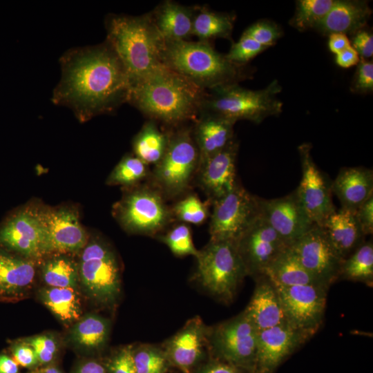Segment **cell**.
<instances>
[{
  "instance_id": "10",
  "label": "cell",
  "mask_w": 373,
  "mask_h": 373,
  "mask_svg": "<svg viewBox=\"0 0 373 373\" xmlns=\"http://www.w3.org/2000/svg\"><path fill=\"white\" fill-rule=\"evenodd\" d=\"M260 198L238 182L229 193L213 202L210 240L236 242L260 214Z\"/></svg>"
},
{
  "instance_id": "27",
  "label": "cell",
  "mask_w": 373,
  "mask_h": 373,
  "mask_svg": "<svg viewBox=\"0 0 373 373\" xmlns=\"http://www.w3.org/2000/svg\"><path fill=\"white\" fill-rule=\"evenodd\" d=\"M195 11V8L168 0L160 3L150 13L164 41H177L187 40L192 36Z\"/></svg>"
},
{
  "instance_id": "43",
  "label": "cell",
  "mask_w": 373,
  "mask_h": 373,
  "mask_svg": "<svg viewBox=\"0 0 373 373\" xmlns=\"http://www.w3.org/2000/svg\"><path fill=\"white\" fill-rule=\"evenodd\" d=\"M23 340L32 347L39 363L46 364L54 360L58 346L53 336L40 334Z\"/></svg>"
},
{
  "instance_id": "1",
  "label": "cell",
  "mask_w": 373,
  "mask_h": 373,
  "mask_svg": "<svg viewBox=\"0 0 373 373\" xmlns=\"http://www.w3.org/2000/svg\"><path fill=\"white\" fill-rule=\"evenodd\" d=\"M61 77L52 101L71 108L82 122L128 102L131 84L120 59L105 41L71 48L59 59Z\"/></svg>"
},
{
  "instance_id": "53",
  "label": "cell",
  "mask_w": 373,
  "mask_h": 373,
  "mask_svg": "<svg viewBox=\"0 0 373 373\" xmlns=\"http://www.w3.org/2000/svg\"><path fill=\"white\" fill-rule=\"evenodd\" d=\"M76 373H107L105 367L99 363L89 361L82 364Z\"/></svg>"
},
{
  "instance_id": "39",
  "label": "cell",
  "mask_w": 373,
  "mask_h": 373,
  "mask_svg": "<svg viewBox=\"0 0 373 373\" xmlns=\"http://www.w3.org/2000/svg\"><path fill=\"white\" fill-rule=\"evenodd\" d=\"M161 240L176 256L192 255L196 257L198 254L199 251L194 246L191 229L184 223L173 227L161 237Z\"/></svg>"
},
{
  "instance_id": "54",
  "label": "cell",
  "mask_w": 373,
  "mask_h": 373,
  "mask_svg": "<svg viewBox=\"0 0 373 373\" xmlns=\"http://www.w3.org/2000/svg\"><path fill=\"white\" fill-rule=\"evenodd\" d=\"M41 373H62L59 369L55 367L50 366L44 368Z\"/></svg>"
},
{
  "instance_id": "20",
  "label": "cell",
  "mask_w": 373,
  "mask_h": 373,
  "mask_svg": "<svg viewBox=\"0 0 373 373\" xmlns=\"http://www.w3.org/2000/svg\"><path fill=\"white\" fill-rule=\"evenodd\" d=\"M238 142L236 138L224 149L198 165L196 175L200 186L211 203L236 185V160Z\"/></svg>"
},
{
  "instance_id": "26",
  "label": "cell",
  "mask_w": 373,
  "mask_h": 373,
  "mask_svg": "<svg viewBox=\"0 0 373 373\" xmlns=\"http://www.w3.org/2000/svg\"><path fill=\"white\" fill-rule=\"evenodd\" d=\"M321 227L329 242L344 260L365 240L355 211L341 207L325 220Z\"/></svg>"
},
{
  "instance_id": "35",
  "label": "cell",
  "mask_w": 373,
  "mask_h": 373,
  "mask_svg": "<svg viewBox=\"0 0 373 373\" xmlns=\"http://www.w3.org/2000/svg\"><path fill=\"white\" fill-rule=\"evenodd\" d=\"M42 278L50 287L75 288L79 281L78 265L64 254H55L45 260L41 267Z\"/></svg>"
},
{
  "instance_id": "2",
  "label": "cell",
  "mask_w": 373,
  "mask_h": 373,
  "mask_svg": "<svg viewBox=\"0 0 373 373\" xmlns=\"http://www.w3.org/2000/svg\"><path fill=\"white\" fill-rule=\"evenodd\" d=\"M205 91L162 66L131 86L128 102L150 120L170 127L198 118Z\"/></svg>"
},
{
  "instance_id": "5",
  "label": "cell",
  "mask_w": 373,
  "mask_h": 373,
  "mask_svg": "<svg viewBox=\"0 0 373 373\" xmlns=\"http://www.w3.org/2000/svg\"><path fill=\"white\" fill-rule=\"evenodd\" d=\"M281 90L276 79L257 90L242 88L238 84L218 86L205 91L200 114L216 115L235 123L245 119L260 124L283 112V102L278 98Z\"/></svg>"
},
{
  "instance_id": "46",
  "label": "cell",
  "mask_w": 373,
  "mask_h": 373,
  "mask_svg": "<svg viewBox=\"0 0 373 373\" xmlns=\"http://www.w3.org/2000/svg\"><path fill=\"white\" fill-rule=\"evenodd\" d=\"M133 350L132 347L125 346L115 354L108 363L111 373H137Z\"/></svg>"
},
{
  "instance_id": "12",
  "label": "cell",
  "mask_w": 373,
  "mask_h": 373,
  "mask_svg": "<svg viewBox=\"0 0 373 373\" xmlns=\"http://www.w3.org/2000/svg\"><path fill=\"white\" fill-rule=\"evenodd\" d=\"M287 323L312 337L323 324L327 288L276 285Z\"/></svg>"
},
{
  "instance_id": "30",
  "label": "cell",
  "mask_w": 373,
  "mask_h": 373,
  "mask_svg": "<svg viewBox=\"0 0 373 373\" xmlns=\"http://www.w3.org/2000/svg\"><path fill=\"white\" fill-rule=\"evenodd\" d=\"M170 133L161 131L155 122H146L133 140L134 155L148 166L156 165L163 157Z\"/></svg>"
},
{
  "instance_id": "16",
  "label": "cell",
  "mask_w": 373,
  "mask_h": 373,
  "mask_svg": "<svg viewBox=\"0 0 373 373\" xmlns=\"http://www.w3.org/2000/svg\"><path fill=\"white\" fill-rule=\"evenodd\" d=\"M302 178L296 189L307 216L314 224L321 227L336 209L331 196V184L314 162L312 145L303 143L298 147Z\"/></svg>"
},
{
  "instance_id": "7",
  "label": "cell",
  "mask_w": 373,
  "mask_h": 373,
  "mask_svg": "<svg viewBox=\"0 0 373 373\" xmlns=\"http://www.w3.org/2000/svg\"><path fill=\"white\" fill-rule=\"evenodd\" d=\"M199 160L192 128H178L170 133L166 152L154 166L153 186L164 196L174 197L183 193L196 175Z\"/></svg>"
},
{
  "instance_id": "48",
  "label": "cell",
  "mask_w": 373,
  "mask_h": 373,
  "mask_svg": "<svg viewBox=\"0 0 373 373\" xmlns=\"http://www.w3.org/2000/svg\"><path fill=\"white\" fill-rule=\"evenodd\" d=\"M356 219L365 236L373 232V195L365 200L355 211Z\"/></svg>"
},
{
  "instance_id": "32",
  "label": "cell",
  "mask_w": 373,
  "mask_h": 373,
  "mask_svg": "<svg viewBox=\"0 0 373 373\" xmlns=\"http://www.w3.org/2000/svg\"><path fill=\"white\" fill-rule=\"evenodd\" d=\"M40 294L43 303L63 323H71L81 318V301L75 288L49 287Z\"/></svg>"
},
{
  "instance_id": "18",
  "label": "cell",
  "mask_w": 373,
  "mask_h": 373,
  "mask_svg": "<svg viewBox=\"0 0 373 373\" xmlns=\"http://www.w3.org/2000/svg\"><path fill=\"white\" fill-rule=\"evenodd\" d=\"M45 224V256L50 254L77 253L88 239L77 212L69 207L42 209Z\"/></svg>"
},
{
  "instance_id": "17",
  "label": "cell",
  "mask_w": 373,
  "mask_h": 373,
  "mask_svg": "<svg viewBox=\"0 0 373 373\" xmlns=\"http://www.w3.org/2000/svg\"><path fill=\"white\" fill-rule=\"evenodd\" d=\"M262 215L289 247L314 224L304 209L296 190L284 197L260 198Z\"/></svg>"
},
{
  "instance_id": "13",
  "label": "cell",
  "mask_w": 373,
  "mask_h": 373,
  "mask_svg": "<svg viewBox=\"0 0 373 373\" xmlns=\"http://www.w3.org/2000/svg\"><path fill=\"white\" fill-rule=\"evenodd\" d=\"M42 209L25 207L0 224V247L30 260L45 256Z\"/></svg>"
},
{
  "instance_id": "33",
  "label": "cell",
  "mask_w": 373,
  "mask_h": 373,
  "mask_svg": "<svg viewBox=\"0 0 373 373\" xmlns=\"http://www.w3.org/2000/svg\"><path fill=\"white\" fill-rule=\"evenodd\" d=\"M109 324L106 319L88 314L80 318L71 329L69 339L75 345L86 350H96L107 341Z\"/></svg>"
},
{
  "instance_id": "25",
  "label": "cell",
  "mask_w": 373,
  "mask_h": 373,
  "mask_svg": "<svg viewBox=\"0 0 373 373\" xmlns=\"http://www.w3.org/2000/svg\"><path fill=\"white\" fill-rule=\"evenodd\" d=\"M236 123L222 117L200 113L192 128L198 149L199 164L224 149L234 139Z\"/></svg>"
},
{
  "instance_id": "8",
  "label": "cell",
  "mask_w": 373,
  "mask_h": 373,
  "mask_svg": "<svg viewBox=\"0 0 373 373\" xmlns=\"http://www.w3.org/2000/svg\"><path fill=\"white\" fill-rule=\"evenodd\" d=\"M120 225L132 233L155 235L173 219L163 194L154 186H140L128 191L115 204Z\"/></svg>"
},
{
  "instance_id": "51",
  "label": "cell",
  "mask_w": 373,
  "mask_h": 373,
  "mask_svg": "<svg viewBox=\"0 0 373 373\" xmlns=\"http://www.w3.org/2000/svg\"><path fill=\"white\" fill-rule=\"evenodd\" d=\"M351 46L347 36L342 33H333L329 35L328 47L329 50L336 55Z\"/></svg>"
},
{
  "instance_id": "14",
  "label": "cell",
  "mask_w": 373,
  "mask_h": 373,
  "mask_svg": "<svg viewBox=\"0 0 373 373\" xmlns=\"http://www.w3.org/2000/svg\"><path fill=\"white\" fill-rule=\"evenodd\" d=\"M302 265L329 289L339 279L343 259L329 242L323 229L316 224L289 247Z\"/></svg>"
},
{
  "instance_id": "41",
  "label": "cell",
  "mask_w": 373,
  "mask_h": 373,
  "mask_svg": "<svg viewBox=\"0 0 373 373\" xmlns=\"http://www.w3.org/2000/svg\"><path fill=\"white\" fill-rule=\"evenodd\" d=\"M266 49L252 38L242 34L240 39L232 44L225 57L236 65L246 66L250 60Z\"/></svg>"
},
{
  "instance_id": "31",
  "label": "cell",
  "mask_w": 373,
  "mask_h": 373,
  "mask_svg": "<svg viewBox=\"0 0 373 373\" xmlns=\"http://www.w3.org/2000/svg\"><path fill=\"white\" fill-rule=\"evenodd\" d=\"M234 17L229 13L211 11L202 7H196L192 35L200 41L209 42L216 38L229 39L231 37L234 23Z\"/></svg>"
},
{
  "instance_id": "24",
  "label": "cell",
  "mask_w": 373,
  "mask_h": 373,
  "mask_svg": "<svg viewBox=\"0 0 373 373\" xmlns=\"http://www.w3.org/2000/svg\"><path fill=\"white\" fill-rule=\"evenodd\" d=\"M331 190L342 208L356 211L373 195V171L362 166L342 168L331 183Z\"/></svg>"
},
{
  "instance_id": "42",
  "label": "cell",
  "mask_w": 373,
  "mask_h": 373,
  "mask_svg": "<svg viewBox=\"0 0 373 373\" xmlns=\"http://www.w3.org/2000/svg\"><path fill=\"white\" fill-rule=\"evenodd\" d=\"M268 48L282 37L281 28L269 20H260L249 26L242 33Z\"/></svg>"
},
{
  "instance_id": "9",
  "label": "cell",
  "mask_w": 373,
  "mask_h": 373,
  "mask_svg": "<svg viewBox=\"0 0 373 373\" xmlns=\"http://www.w3.org/2000/svg\"><path fill=\"white\" fill-rule=\"evenodd\" d=\"M79 281L93 299L111 304L120 292V268L115 252L104 242L88 240L77 263Z\"/></svg>"
},
{
  "instance_id": "52",
  "label": "cell",
  "mask_w": 373,
  "mask_h": 373,
  "mask_svg": "<svg viewBox=\"0 0 373 373\" xmlns=\"http://www.w3.org/2000/svg\"><path fill=\"white\" fill-rule=\"evenodd\" d=\"M19 365L7 354H0V373H19Z\"/></svg>"
},
{
  "instance_id": "44",
  "label": "cell",
  "mask_w": 373,
  "mask_h": 373,
  "mask_svg": "<svg viewBox=\"0 0 373 373\" xmlns=\"http://www.w3.org/2000/svg\"><path fill=\"white\" fill-rule=\"evenodd\" d=\"M354 93L366 94L373 90V63L372 61L361 59L357 64L354 77L351 84Z\"/></svg>"
},
{
  "instance_id": "22",
  "label": "cell",
  "mask_w": 373,
  "mask_h": 373,
  "mask_svg": "<svg viewBox=\"0 0 373 373\" xmlns=\"http://www.w3.org/2000/svg\"><path fill=\"white\" fill-rule=\"evenodd\" d=\"M371 15L372 9L365 1L335 0L314 30L326 36L333 33L354 35L365 28Z\"/></svg>"
},
{
  "instance_id": "21",
  "label": "cell",
  "mask_w": 373,
  "mask_h": 373,
  "mask_svg": "<svg viewBox=\"0 0 373 373\" xmlns=\"http://www.w3.org/2000/svg\"><path fill=\"white\" fill-rule=\"evenodd\" d=\"M35 276L34 260L0 247V300L21 298Z\"/></svg>"
},
{
  "instance_id": "4",
  "label": "cell",
  "mask_w": 373,
  "mask_h": 373,
  "mask_svg": "<svg viewBox=\"0 0 373 373\" xmlns=\"http://www.w3.org/2000/svg\"><path fill=\"white\" fill-rule=\"evenodd\" d=\"M161 61L204 91L238 84L251 75L246 66L229 61L205 41H164Z\"/></svg>"
},
{
  "instance_id": "19",
  "label": "cell",
  "mask_w": 373,
  "mask_h": 373,
  "mask_svg": "<svg viewBox=\"0 0 373 373\" xmlns=\"http://www.w3.org/2000/svg\"><path fill=\"white\" fill-rule=\"evenodd\" d=\"M310 338L287 323L258 332L254 373H274Z\"/></svg>"
},
{
  "instance_id": "37",
  "label": "cell",
  "mask_w": 373,
  "mask_h": 373,
  "mask_svg": "<svg viewBox=\"0 0 373 373\" xmlns=\"http://www.w3.org/2000/svg\"><path fill=\"white\" fill-rule=\"evenodd\" d=\"M149 167L135 155H126L115 166L106 180L108 185L130 186L149 175Z\"/></svg>"
},
{
  "instance_id": "36",
  "label": "cell",
  "mask_w": 373,
  "mask_h": 373,
  "mask_svg": "<svg viewBox=\"0 0 373 373\" xmlns=\"http://www.w3.org/2000/svg\"><path fill=\"white\" fill-rule=\"evenodd\" d=\"M335 0H298L289 25L298 31L314 29L329 12Z\"/></svg>"
},
{
  "instance_id": "23",
  "label": "cell",
  "mask_w": 373,
  "mask_h": 373,
  "mask_svg": "<svg viewBox=\"0 0 373 373\" xmlns=\"http://www.w3.org/2000/svg\"><path fill=\"white\" fill-rule=\"evenodd\" d=\"M253 296L244 312L258 332L287 323L274 284L265 275L256 278Z\"/></svg>"
},
{
  "instance_id": "38",
  "label": "cell",
  "mask_w": 373,
  "mask_h": 373,
  "mask_svg": "<svg viewBox=\"0 0 373 373\" xmlns=\"http://www.w3.org/2000/svg\"><path fill=\"white\" fill-rule=\"evenodd\" d=\"M209 203L210 201L204 203L198 196L191 194L178 202L171 211L178 220L198 225L208 218Z\"/></svg>"
},
{
  "instance_id": "45",
  "label": "cell",
  "mask_w": 373,
  "mask_h": 373,
  "mask_svg": "<svg viewBox=\"0 0 373 373\" xmlns=\"http://www.w3.org/2000/svg\"><path fill=\"white\" fill-rule=\"evenodd\" d=\"M10 350L14 360L22 367L30 368L39 363L34 349L23 339L13 341Z\"/></svg>"
},
{
  "instance_id": "3",
  "label": "cell",
  "mask_w": 373,
  "mask_h": 373,
  "mask_svg": "<svg viewBox=\"0 0 373 373\" xmlns=\"http://www.w3.org/2000/svg\"><path fill=\"white\" fill-rule=\"evenodd\" d=\"M105 25L106 41L124 66L131 86L163 66L161 54L164 41L150 12L136 17L109 15Z\"/></svg>"
},
{
  "instance_id": "11",
  "label": "cell",
  "mask_w": 373,
  "mask_h": 373,
  "mask_svg": "<svg viewBox=\"0 0 373 373\" xmlns=\"http://www.w3.org/2000/svg\"><path fill=\"white\" fill-rule=\"evenodd\" d=\"M258 332L244 311L215 327L209 333L218 359L254 373Z\"/></svg>"
},
{
  "instance_id": "28",
  "label": "cell",
  "mask_w": 373,
  "mask_h": 373,
  "mask_svg": "<svg viewBox=\"0 0 373 373\" xmlns=\"http://www.w3.org/2000/svg\"><path fill=\"white\" fill-rule=\"evenodd\" d=\"M208 336L200 319L191 320L168 342V356L178 367L188 370L200 358Z\"/></svg>"
},
{
  "instance_id": "34",
  "label": "cell",
  "mask_w": 373,
  "mask_h": 373,
  "mask_svg": "<svg viewBox=\"0 0 373 373\" xmlns=\"http://www.w3.org/2000/svg\"><path fill=\"white\" fill-rule=\"evenodd\" d=\"M339 279L373 285V242L365 241L341 264Z\"/></svg>"
},
{
  "instance_id": "47",
  "label": "cell",
  "mask_w": 373,
  "mask_h": 373,
  "mask_svg": "<svg viewBox=\"0 0 373 373\" xmlns=\"http://www.w3.org/2000/svg\"><path fill=\"white\" fill-rule=\"evenodd\" d=\"M352 47L357 52L361 59H367L373 55V35L365 28L358 30L352 37ZM350 41V42H351Z\"/></svg>"
},
{
  "instance_id": "15",
  "label": "cell",
  "mask_w": 373,
  "mask_h": 373,
  "mask_svg": "<svg viewBox=\"0 0 373 373\" xmlns=\"http://www.w3.org/2000/svg\"><path fill=\"white\" fill-rule=\"evenodd\" d=\"M234 242L247 276L256 278L288 247L261 213Z\"/></svg>"
},
{
  "instance_id": "50",
  "label": "cell",
  "mask_w": 373,
  "mask_h": 373,
  "mask_svg": "<svg viewBox=\"0 0 373 373\" xmlns=\"http://www.w3.org/2000/svg\"><path fill=\"white\" fill-rule=\"evenodd\" d=\"M360 60V56L352 45L336 54L335 57L336 64L343 68H348L357 65Z\"/></svg>"
},
{
  "instance_id": "49",
  "label": "cell",
  "mask_w": 373,
  "mask_h": 373,
  "mask_svg": "<svg viewBox=\"0 0 373 373\" xmlns=\"http://www.w3.org/2000/svg\"><path fill=\"white\" fill-rule=\"evenodd\" d=\"M200 373H251L220 359L208 363Z\"/></svg>"
},
{
  "instance_id": "6",
  "label": "cell",
  "mask_w": 373,
  "mask_h": 373,
  "mask_svg": "<svg viewBox=\"0 0 373 373\" xmlns=\"http://www.w3.org/2000/svg\"><path fill=\"white\" fill-rule=\"evenodd\" d=\"M195 258L202 286L219 300L231 302L247 276L235 242L210 240Z\"/></svg>"
},
{
  "instance_id": "40",
  "label": "cell",
  "mask_w": 373,
  "mask_h": 373,
  "mask_svg": "<svg viewBox=\"0 0 373 373\" xmlns=\"http://www.w3.org/2000/svg\"><path fill=\"white\" fill-rule=\"evenodd\" d=\"M133 361L137 373H163L166 356L153 347H142L133 350Z\"/></svg>"
},
{
  "instance_id": "29",
  "label": "cell",
  "mask_w": 373,
  "mask_h": 373,
  "mask_svg": "<svg viewBox=\"0 0 373 373\" xmlns=\"http://www.w3.org/2000/svg\"><path fill=\"white\" fill-rule=\"evenodd\" d=\"M264 275L276 285H316L325 287L302 265L289 247L271 262Z\"/></svg>"
}]
</instances>
